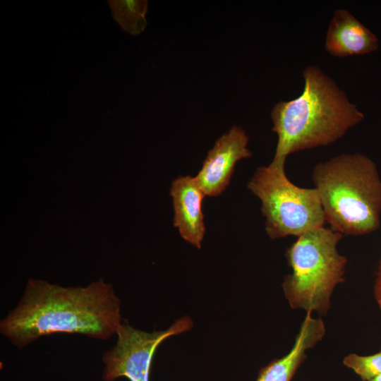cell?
Returning a JSON list of instances; mask_svg holds the SVG:
<instances>
[{"mask_svg":"<svg viewBox=\"0 0 381 381\" xmlns=\"http://www.w3.org/2000/svg\"><path fill=\"white\" fill-rule=\"evenodd\" d=\"M304 88L295 99L281 101L270 117L277 143L272 162L285 164L291 153L327 146L364 119L356 105L319 67L303 71Z\"/></svg>","mask_w":381,"mask_h":381,"instance_id":"2","label":"cell"},{"mask_svg":"<svg viewBox=\"0 0 381 381\" xmlns=\"http://www.w3.org/2000/svg\"><path fill=\"white\" fill-rule=\"evenodd\" d=\"M325 47L331 55L346 57L373 52L379 47L377 36L350 12L336 9L327 30Z\"/></svg>","mask_w":381,"mask_h":381,"instance_id":"9","label":"cell"},{"mask_svg":"<svg viewBox=\"0 0 381 381\" xmlns=\"http://www.w3.org/2000/svg\"><path fill=\"white\" fill-rule=\"evenodd\" d=\"M173 225L181 238L200 248L205 234L203 199L206 196L195 177L181 176L173 180L170 190Z\"/></svg>","mask_w":381,"mask_h":381,"instance_id":"8","label":"cell"},{"mask_svg":"<svg viewBox=\"0 0 381 381\" xmlns=\"http://www.w3.org/2000/svg\"><path fill=\"white\" fill-rule=\"evenodd\" d=\"M190 317L176 320L169 328L152 332L137 329L121 323L116 332L114 346L102 355L104 381L125 377L130 381H149L152 358L157 347L167 338L189 330Z\"/></svg>","mask_w":381,"mask_h":381,"instance_id":"6","label":"cell"},{"mask_svg":"<svg viewBox=\"0 0 381 381\" xmlns=\"http://www.w3.org/2000/svg\"><path fill=\"white\" fill-rule=\"evenodd\" d=\"M107 2L113 18L123 31L136 35L144 30L147 25V1L110 0Z\"/></svg>","mask_w":381,"mask_h":381,"instance_id":"11","label":"cell"},{"mask_svg":"<svg viewBox=\"0 0 381 381\" xmlns=\"http://www.w3.org/2000/svg\"><path fill=\"white\" fill-rule=\"evenodd\" d=\"M121 325V302L102 279L86 286H62L30 279L17 304L0 322V332L22 349L54 334L106 340Z\"/></svg>","mask_w":381,"mask_h":381,"instance_id":"1","label":"cell"},{"mask_svg":"<svg viewBox=\"0 0 381 381\" xmlns=\"http://www.w3.org/2000/svg\"><path fill=\"white\" fill-rule=\"evenodd\" d=\"M374 295L375 300L381 309V260L379 265L377 279L374 286Z\"/></svg>","mask_w":381,"mask_h":381,"instance_id":"13","label":"cell"},{"mask_svg":"<svg viewBox=\"0 0 381 381\" xmlns=\"http://www.w3.org/2000/svg\"><path fill=\"white\" fill-rule=\"evenodd\" d=\"M343 235L324 226L297 237L286 250L291 273L282 282L284 296L294 310L325 315L335 287L344 282L347 259L337 250Z\"/></svg>","mask_w":381,"mask_h":381,"instance_id":"4","label":"cell"},{"mask_svg":"<svg viewBox=\"0 0 381 381\" xmlns=\"http://www.w3.org/2000/svg\"><path fill=\"white\" fill-rule=\"evenodd\" d=\"M261 202L265 229L272 239L299 236L324 226L321 200L315 188H301L291 183L284 164L271 162L257 168L247 184Z\"/></svg>","mask_w":381,"mask_h":381,"instance_id":"5","label":"cell"},{"mask_svg":"<svg viewBox=\"0 0 381 381\" xmlns=\"http://www.w3.org/2000/svg\"><path fill=\"white\" fill-rule=\"evenodd\" d=\"M248 136L237 126L222 134L208 152L195 177L206 196L220 195L230 183L237 162L248 158Z\"/></svg>","mask_w":381,"mask_h":381,"instance_id":"7","label":"cell"},{"mask_svg":"<svg viewBox=\"0 0 381 381\" xmlns=\"http://www.w3.org/2000/svg\"><path fill=\"white\" fill-rule=\"evenodd\" d=\"M312 179L331 229L352 236L379 229L381 179L369 157L360 153L334 156L314 167Z\"/></svg>","mask_w":381,"mask_h":381,"instance_id":"3","label":"cell"},{"mask_svg":"<svg viewBox=\"0 0 381 381\" xmlns=\"http://www.w3.org/2000/svg\"><path fill=\"white\" fill-rule=\"evenodd\" d=\"M307 312L294 346L288 353L275 358L262 368L256 381H291L293 377L305 361L308 350L313 349L324 337L326 329L320 318H313Z\"/></svg>","mask_w":381,"mask_h":381,"instance_id":"10","label":"cell"},{"mask_svg":"<svg viewBox=\"0 0 381 381\" xmlns=\"http://www.w3.org/2000/svg\"><path fill=\"white\" fill-rule=\"evenodd\" d=\"M368 381H381V375H377Z\"/></svg>","mask_w":381,"mask_h":381,"instance_id":"14","label":"cell"},{"mask_svg":"<svg viewBox=\"0 0 381 381\" xmlns=\"http://www.w3.org/2000/svg\"><path fill=\"white\" fill-rule=\"evenodd\" d=\"M343 363L363 381H368L381 375V348L379 352L368 356L349 353L344 358Z\"/></svg>","mask_w":381,"mask_h":381,"instance_id":"12","label":"cell"}]
</instances>
